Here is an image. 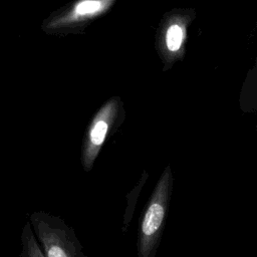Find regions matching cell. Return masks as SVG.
<instances>
[{"label":"cell","instance_id":"6da1fadb","mask_svg":"<svg viewBox=\"0 0 257 257\" xmlns=\"http://www.w3.org/2000/svg\"><path fill=\"white\" fill-rule=\"evenodd\" d=\"M28 222L44 257H86L74 230L59 216L37 210Z\"/></svg>","mask_w":257,"mask_h":257},{"label":"cell","instance_id":"7a4b0ae2","mask_svg":"<svg viewBox=\"0 0 257 257\" xmlns=\"http://www.w3.org/2000/svg\"><path fill=\"white\" fill-rule=\"evenodd\" d=\"M195 18L196 11L193 8L173 9L162 18L156 34V49L164 70L184 58L188 29Z\"/></svg>","mask_w":257,"mask_h":257},{"label":"cell","instance_id":"3957f363","mask_svg":"<svg viewBox=\"0 0 257 257\" xmlns=\"http://www.w3.org/2000/svg\"><path fill=\"white\" fill-rule=\"evenodd\" d=\"M172 179V171L168 166L157 183L143 216L139 237L140 257H150L159 240L168 208Z\"/></svg>","mask_w":257,"mask_h":257},{"label":"cell","instance_id":"277c9868","mask_svg":"<svg viewBox=\"0 0 257 257\" xmlns=\"http://www.w3.org/2000/svg\"><path fill=\"white\" fill-rule=\"evenodd\" d=\"M118 110V98L110 99L101 109L98 116L95 118L93 125L89 132L88 147L84 157V166L89 170L92 163L103 144L109 125L113 122Z\"/></svg>","mask_w":257,"mask_h":257},{"label":"cell","instance_id":"5b68a950","mask_svg":"<svg viewBox=\"0 0 257 257\" xmlns=\"http://www.w3.org/2000/svg\"><path fill=\"white\" fill-rule=\"evenodd\" d=\"M20 241L21 250L19 257H44L28 221L22 226Z\"/></svg>","mask_w":257,"mask_h":257}]
</instances>
